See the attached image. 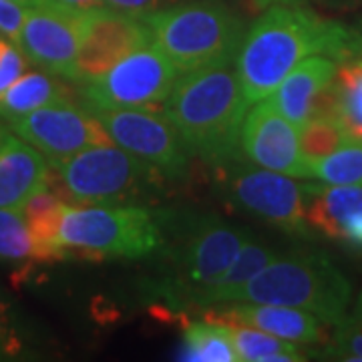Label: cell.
<instances>
[{
  "label": "cell",
  "mask_w": 362,
  "mask_h": 362,
  "mask_svg": "<svg viewBox=\"0 0 362 362\" xmlns=\"http://www.w3.org/2000/svg\"><path fill=\"white\" fill-rule=\"evenodd\" d=\"M354 57H362V35L354 37Z\"/></svg>",
  "instance_id": "74e56055"
},
{
  "label": "cell",
  "mask_w": 362,
  "mask_h": 362,
  "mask_svg": "<svg viewBox=\"0 0 362 362\" xmlns=\"http://www.w3.org/2000/svg\"><path fill=\"white\" fill-rule=\"evenodd\" d=\"M204 320L228 324H246L268 334L290 342L314 344L326 340V330L316 314L292 306L256 304V302H230L228 308H214L204 314Z\"/></svg>",
  "instance_id": "9a60e30c"
},
{
  "label": "cell",
  "mask_w": 362,
  "mask_h": 362,
  "mask_svg": "<svg viewBox=\"0 0 362 362\" xmlns=\"http://www.w3.org/2000/svg\"><path fill=\"white\" fill-rule=\"evenodd\" d=\"M65 101H78L77 93L66 81L47 71H30L23 73L0 95V119L8 123L11 119Z\"/></svg>",
  "instance_id": "d6986e66"
},
{
  "label": "cell",
  "mask_w": 362,
  "mask_h": 362,
  "mask_svg": "<svg viewBox=\"0 0 362 362\" xmlns=\"http://www.w3.org/2000/svg\"><path fill=\"white\" fill-rule=\"evenodd\" d=\"M342 113V85L337 78H330L322 89L312 97L308 119H338Z\"/></svg>",
  "instance_id": "f546056e"
},
{
  "label": "cell",
  "mask_w": 362,
  "mask_h": 362,
  "mask_svg": "<svg viewBox=\"0 0 362 362\" xmlns=\"http://www.w3.org/2000/svg\"><path fill=\"white\" fill-rule=\"evenodd\" d=\"M163 223L175 233V244L169 247L173 276L163 292L185 304L202 306L252 235L214 214L177 221L163 211Z\"/></svg>",
  "instance_id": "8992f818"
},
{
  "label": "cell",
  "mask_w": 362,
  "mask_h": 362,
  "mask_svg": "<svg viewBox=\"0 0 362 362\" xmlns=\"http://www.w3.org/2000/svg\"><path fill=\"white\" fill-rule=\"evenodd\" d=\"M42 2H52L57 6H63L75 13H89V11L105 6V0H42Z\"/></svg>",
  "instance_id": "d6a6232c"
},
{
  "label": "cell",
  "mask_w": 362,
  "mask_h": 362,
  "mask_svg": "<svg viewBox=\"0 0 362 362\" xmlns=\"http://www.w3.org/2000/svg\"><path fill=\"white\" fill-rule=\"evenodd\" d=\"M14 135L30 143L47 157L51 168H59L81 151L95 145H111L109 131L87 105L65 101L37 109L8 121Z\"/></svg>",
  "instance_id": "30bf717a"
},
{
  "label": "cell",
  "mask_w": 362,
  "mask_h": 362,
  "mask_svg": "<svg viewBox=\"0 0 362 362\" xmlns=\"http://www.w3.org/2000/svg\"><path fill=\"white\" fill-rule=\"evenodd\" d=\"M349 139L350 135L338 119H308L300 127V151L310 168Z\"/></svg>",
  "instance_id": "d4e9b609"
},
{
  "label": "cell",
  "mask_w": 362,
  "mask_h": 362,
  "mask_svg": "<svg viewBox=\"0 0 362 362\" xmlns=\"http://www.w3.org/2000/svg\"><path fill=\"white\" fill-rule=\"evenodd\" d=\"M54 169L77 206L135 202L149 194L163 177L149 163L115 143L89 147Z\"/></svg>",
  "instance_id": "52a82bcc"
},
{
  "label": "cell",
  "mask_w": 362,
  "mask_h": 362,
  "mask_svg": "<svg viewBox=\"0 0 362 362\" xmlns=\"http://www.w3.org/2000/svg\"><path fill=\"white\" fill-rule=\"evenodd\" d=\"M337 71L334 59L324 54L308 57L278 85V89L268 99L288 121H292L300 129L310 117L312 97L330 78H334Z\"/></svg>",
  "instance_id": "ac0fdd59"
},
{
  "label": "cell",
  "mask_w": 362,
  "mask_h": 362,
  "mask_svg": "<svg viewBox=\"0 0 362 362\" xmlns=\"http://www.w3.org/2000/svg\"><path fill=\"white\" fill-rule=\"evenodd\" d=\"M180 71L156 42L127 54L95 83L81 87V101L93 111L159 109L168 101Z\"/></svg>",
  "instance_id": "ba28073f"
},
{
  "label": "cell",
  "mask_w": 362,
  "mask_h": 362,
  "mask_svg": "<svg viewBox=\"0 0 362 362\" xmlns=\"http://www.w3.org/2000/svg\"><path fill=\"white\" fill-rule=\"evenodd\" d=\"M28 6L14 2V0H0V35L11 40H18L21 28L25 25Z\"/></svg>",
  "instance_id": "4dcf8cb0"
},
{
  "label": "cell",
  "mask_w": 362,
  "mask_h": 362,
  "mask_svg": "<svg viewBox=\"0 0 362 362\" xmlns=\"http://www.w3.org/2000/svg\"><path fill=\"white\" fill-rule=\"evenodd\" d=\"M324 54L334 61L354 57V35L300 4H274L252 25L235 57L247 105L268 99L304 59Z\"/></svg>",
  "instance_id": "6da1fadb"
},
{
  "label": "cell",
  "mask_w": 362,
  "mask_h": 362,
  "mask_svg": "<svg viewBox=\"0 0 362 362\" xmlns=\"http://www.w3.org/2000/svg\"><path fill=\"white\" fill-rule=\"evenodd\" d=\"M0 334H4L11 340H18L14 334L13 326H11V320H8V304L2 302V298H0Z\"/></svg>",
  "instance_id": "e575fe53"
},
{
  "label": "cell",
  "mask_w": 362,
  "mask_h": 362,
  "mask_svg": "<svg viewBox=\"0 0 362 362\" xmlns=\"http://www.w3.org/2000/svg\"><path fill=\"white\" fill-rule=\"evenodd\" d=\"M47 157L30 143L14 135L0 153V207H21L33 194L47 185Z\"/></svg>",
  "instance_id": "e0dca14e"
},
{
  "label": "cell",
  "mask_w": 362,
  "mask_h": 362,
  "mask_svg": "<svg viewBox=\"0 0 362 362\" xmlns=\"http://www.w3.org/2000/svg\"><path fill=\"white\" fill-rule=\"evenodd\" d=\"M21 352V340H11L4 334H0V361L13 358Z\"/></svg>",
  "instance_id": "836d02e7"
},
{
  "label": "cell",
  "mask_w": 362,
  "mask_h": 362,
  "mask_svg": "<svg viewBox=\"0 0 362 362\" xmlns=\"http://www.w3.org/2000/svg\"><path fill=\"white\" fill-rule=\"evenodd\" d=\"M350 298V282L328 256L308 250H290L262 268L232 302L292 306L337 326L346 316Z\"/></svg>",
  "instance_id": "3957f363"
},
{
  "label": "cell",
  "mask_w": 362,
  "mask_h": 362,
  "mask_svg": "<svg viewBox=\"0 0 362 362\" xmlns=\"http://www.w3.org/2000/svg\"><path fill=\"white\" fill-rule=\"evenodd\" d=\"M278 256V250L270 244L258 242L250 238L238 256L232 262V266L223 274L216 288L207 294L202 306H220V304H230L235 294L258 274L262 268H266L272 259Z\"/></svg>",
  "instance_id": "44dd1931"
},
{
  "label": "cell",
  "mask_w": 362,
  "mask_h": 362,
  "mask_svg": "<svg viewBox=\"0 0 362 362\" xmlns=\"http://www.w3.org/2000/svg\"><path fill=\"white\" fill-rule=\"evenodd\" d=\"M35 259V244L18 207H0V262Z\"/></svg>",
  "instance_id": "484cf974"
},
{
  "label": "cell",
  "mask_w": 362,
  "mask_h": 362,
  "mask_svg": "<svg viewBox=\"0 0 362 362\" xmlns=\"http://www.w3.org/2000/svg\"><path fill=\"white\" fill-rule=\"evenodd\" d=\"M342 85V113L340 123L352 139L362 141V61H346L337 71Z\"/></svg>",
  "instance_id": "4316f807"
},
{
  "label": "cell",
  "mask_w": 362,
  "mask_h": 362,
  "mask_svg": "<svg viewBox=\"0 0 362 362\" xmlns=\"http://www.w3.org/2000/svg\"><path fill=\"white\" fill-rule=\"evenodd\" d=\"M14 2H21V4H25V6H33V4H39L42 0H14Z\"/></svg>",
  "instance_id": "f35d334b"
},
{
  "label": "cell",
  "mask_w": 362,
  "mask_h": 362,
  "mask_svg": "<svg viewBox=\"0 0 362 362\" xmlns=\"http://www.w3.org/2000/svg\"><path fill=\"white\" fill-rule=\"evenodd\" d=\"M183 346L181 361L192 362H238L232 332L218 322H192L183 320Z\"/></svg>",
  "instance_id": "7402d4cb"
},
{
  "label": "cell",
  "mask_w": 362,
  "mask_h": 362,
  "mask_svg": "<svg viewBox=\"0 0 362 362\" xmlns=\"http://www.w3.org/2000/svg\"><path fill=\"white\" fill-rule=\"evenodd\" d=\"M28 59L18 45L8 37L0 35V95L13 85L16 78L26 71Z\"/></svg>",
  "instance_id": "f1b7e54d"
},
{
  "label": "cell",
  "mask_w": 362,
  "mask_h": 362,
  "mask_svg": "<svg viewBox=\"0 0 362 362\" xmlns=\"http://www.w3.org/2000/svg\"><path fill=\"white\" fill-rule=\"evenodd\" d=\"M93 113L119 147L149 163L163 177L185 175L192 153L165 113H157V109H103Z\"/></svg>",
  "instance_id": "8fae6325"
},
{
  "label": "cell",
  "mask_w": 362,
  "mask_h": 362,
  "mask_svg": "<svg viewBox=\"0 0 362 362\" xmlns=\"http://www.w3.org/2000/svg\"><path fill=\"white\" fill-rule=\"evenodd\" d=\"M310 169L314 180L328 185H362V141L350 137Z\"/></svg>",
  "instance_id": "cb8c5ba5"
},
{
  "label": "cell",
  "mask_w": 362,
  "mask_h": 362,
  "mask_svg": "<svg viewBox=\"0 0 362 362\" xmlns=\"http://www.w3.org/2000/svg\"><path fill=\"white\" fill-rule=\"evenodd\" d=\"M13 137H14V133L13 129L8 127V123L0 119V153L6 149V145H8V143L13 141Z\"/></svg>",
  "instance_id": "d590c367"
},
{
  "label": "cell",
  "mask_w": 362,
  "mask_h": 362,
  "mask_svg": "<svg viewBox=\"0 0 362 362\" xmlns=\"http://www.w3.org/2000/svg\"><path fill=\"white\" fill-rule=\"evenodd\" d=\"M220 168L226 169L223 175L228 183V195L235 206L284 230L286 233H308L306 199L310 185L298 183L272 169L238 163V159Z\"/></svg>",
  "instance_id": "9c48e42d"
},
{
  "label": "cell",
  "mask_w": 362,
  "mask_h": 362,
  "mask_svg": "<svg viewBox=\"0 0 362 362\" xmlns=\"http://www.w3.org/2000/svg\"><path fill=\"white\" fill-rule=\"evenodd\" d=\"M59 242L65 258H145L163 246V211L133 204L69 206Z\"/></svg>",
  "instance_id": "277c9868"
},
{
  "label": "cell",
  "mask_w": 362,
  "mask_h": 362,
  "mask_svg": "<svg viewBox=\"0 0 362 362\" xmlns=\"http://www.w3.org/2000/svg\"><path fill=\"white\" fill-rule=\"evenodd\" d=\"M153 42L181 75L233 63L246 37L244 21L221 2H189L143 16Z\"/></svg>",
  "instance_id": "5b68a950"
},
{
  "label": "cell",
  "mask_w": 362,
  "mask_h": 362,
  "mask_svg": "<svg viewBox=\"0 0 362 362\" xmlns=\"http://www.w3.org/2000/svg\"><path fill=\"white\" fill-rule=\"evenodd\" d=\"M163 0H105V4H109L113 11L119 13L133 14V16H147V14L159 11Z\"/></svg>",
  "instance_id": "1f68e13d"
},
{
  "label": "cell",
  "mask_w": 362,
  "mask_h": 362,
  "mask_svg": "<svg viewBox=\"0 0 362 362\" xmlns=\"http://www.w3.org/2000/svg\"><path fill=\"white\" fill-rule=\"evenodd\" d=\"M238 361L242 362H298L306 352L284 338L268 334L246 324H228Z\"/></svg>",
  "instance_id": "603a6c76"
},
{
  "label": "cell",
  "mask_w": 362,
  "mask_h": 362,
  "mask_svg": "<svg viewBox=\"0 0 362 362\" xmlns=\"http://www.w3.org/2000/svg\"><path fill=\"white\" fill-rule=\"evenodd\" d=\"M66 207L69 206L49 185L40 187L39 192L30 195L25 202V206L21 207L30 238H33V244H35V259L39 262L66 259L59 242L61 223H63Z\"/></svg>",
  "instance_id": "ffe728a7"
},
{
  "label": "cell",
  "mask_w": 362,
  "mask_h": 362,
  "mask_svg": "<svg viewBox=\"0 0 362 362\" xmlns=\"http://www.w3.org/2000/svg\"><path fill=\"white\" fill-rule=\"evenodd\" d=\"M151 42V30L141 16L119 13L113 8L109 11L105 6L83 13L81 40L71 83L81 87L95 83L127 54Z\"/></svg>",
  "instance_id": "7c38bea8"
},
{
  "label": "cell",
  "mask_w": 362,
  "mask_h": 362,
  "mask_svg": "<svg viewBox=\"0 0 362 362\" xmlns=\"http://www.w3.org/2000/svg\"><path fill=\"white\" fill-rule=\"evenodd\" d=\"M247 109L238 69L232 63L183 73L163 103V113L187 151L216 165L240 157V135Z\"/></svg>",
  "instance_id": "7a4b0ae2"
},
{
  "label": "cell",
  "mask_w": 362,
  "mask_h": 362,
  "mask_svg": "<svg viewBox=\"0 0 362 362\" xmlns=\"http://www.w3.org/2000/svg\"><path fill=\"white\" fill-rule=\"evenodd\" d=\"M83 13H75L52 2H39L28 6L18 49L28 63L47 73L71 81L81 40Z\"/></svg>",
  "instance_id": "4fadbf2b"
},
{
  "label": "cell",
  "mask_w": 362,
  "mask_h": 362,
  "mask_svg": "<svg viewBox=\"0 0 362 362\" xmlns=\"http://www.w3.org/2000/svg\"><path fill=\"white\" fill-rule=\"evenodd\" d=\"M258 6H266L270 2H280V4H298V0H254Z\"/></svg>",
  "instance_id": "8d00e7d4"
},
{
  "label": "cell",
  "mask_w": 362,
  "mask_h": 362,
  "mask_svg": "<svg viewBox=\"0 0 362 362\" xmlns=\"http://www.w3.org/2000/svg\"><path fill=\"white\" fill-rule=\"evenodd\" d=\"M240 149L254 165L290 177H312L310 165L300 151L298 127L274 107L270 99L258 101L247 109L242 123Z\"/></svg>",
  "instance_id": "5bb4252c"
},
{
  "label": "cell",
  "mask_w": 362,
  "mask_h": 362,
  "mask_svg": "<svg viewBox=\"0 0 362 362\" xmlns=\"http://www.w3.org/2000/svg\"><path fill=\"white\" fill-rule=\"evenodd\" d=\"M328 358L362 362V290L354 308L337 324V334L326 349Z\"/></svg>",
  "instance_id": "83f0119b"
},
{
  "label": "cell",
  "mask_w": 362,
  "mask_h": 362,
  "mask_svg": "<svg viewBox=\"0 0 362 362\" xmlns=\"http://www.w3.org/2000/svg\"><path fill=\"white\" fill-rule=\"evenodd\" d=\"M306 223L330 240L362 247V185H310Z\"/></svg>",
  "instance_id": "2e32d148"
}]
</instances>
